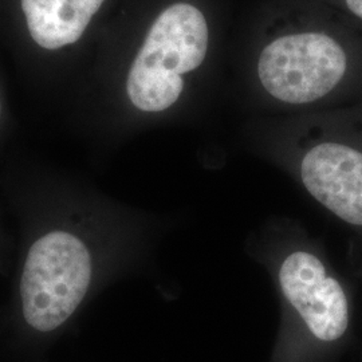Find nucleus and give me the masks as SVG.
<instances>
[{"mask_svg": "<svg viewBox=\"0 0 362 362\" xmlns=\"http://www.w3.org/2000/svg\"><path fill=\"white\" fill-rule=\"evenodd\" d=\"M3 194L19 231L8 303L35 334L65 327L106 286L137 267L152 236L148 218L77 185Z\"/></svg>", "mask_w": 362, "mask_h": 362, "instance_id": "obj_1", "label": "nucleus"}, {"mask_svg": "<svg viewBox=\"0 0 362 362\" xmlns=\"http://www.w3.org/2000/svg\"><path fill=\"white\" fill-rule=\"evenodd\" d=\"M267 258L282 302L270 362H324L349 330L345 288L303 238H286Z\"/></svg>", "mask_w": 362, "mask_h": 362, "instance_id": "obj_2", "label": "nucleus"}, {"mask_svg": "<svg viewBox=\"0 0 362 362\" xmlns=\"http://www.w3.org/2000/svg\"><path fill=\"white\" fill-rule=\"evenodd\" d=\"M206 16L189 3H175L157 16L127 79L130 104L157 115L175 106L184 90L182 76L206 59Z\"/></svg>", "mask_w": 362, "mask_h": 362, "instance_id": "obj_3", "label": "nucleus"}, {"mask_svg": "<svg viewBox=\"0 0 362 362\" xmlns=\"http://www.w3.org/2000/svg\"><path fill=\"white\" fill-rule=\"evenodd\" d=\"M346 67V52L336 39L324 33H298L279 37L262 50L258 76L274 100L308 105L334 90Z\"/></svg>", "mask_w": 362, "mask_h": 362, "instance_id": "obj_4", "label": "nucleus"}, {"mask_svg": "<svg viewBox=\"0 0 362 362\" xmlns=\"http://www.w3.org/2000/svg\"><path fill=\"white\" fill-rule=\"evenodd\" d=\"M305 191L338 219L362 227V152L346 144L322 141L299 160Z\"/></svg>", "mask_w": 362, "mask_h": 362, "instance_id": "obj_5", "label": "nucleus"}, {"mask_svg": "<svg viewBox=\"0 0 362 362\" xmlns=\"http://www.w3.org/2000/svg\"><path fill=\"white\" fill-rule=\"evenodd\" d=\"M105 0H21L27 28L46 50H59L83 35Z\"/></svg>", "mask_w": 362, "mask_h": 362, "instance_id": "obj_6", "label": "nucleus"}, {"mask_svg": "<svg viewBox=\"0 0 362 362\" xmlns=\"http://www.w3.org/2000/svg\"><path fill=\"white\" fill-rule=\"evenodd\" d=\"M351 13L362 19V0H345Z\"/></svg>", "mask_w": 362, "mask_h": 362, "instance_id": "obj_7", "label": "nucleus"}, {"mask_svg": "<svg viewBox=\"0 0 362 362\" xmlns=\"http://www.w3.org/2000/svg\"><path fill=\"white\" fill-rule=\"evenodd\" d=\"M0 117H1V103H0Z\"/></svg>", "mask_w": 362, "mask_h": 362, "instance_id": "obj_8", "label": "nucleus"}]
</instances>
